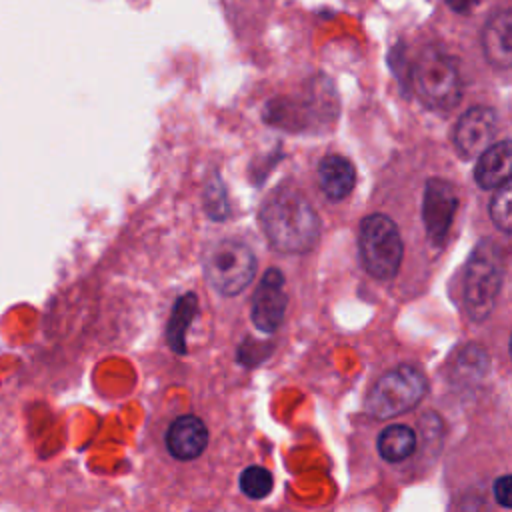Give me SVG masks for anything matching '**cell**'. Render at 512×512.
I'll return each mask as SVG.
<instances>
[{"mask_svg":"<svg viewBox=\"0 0 512 512\" xmlns=\"http://www.w3.org/2000/svg\"><path fill=\"white\" fill-rule=\"evenodd\" d=\"M268 242L286 254L308 252L320 236V218L298 190H278L260 210Z\"/></svg>","mask_w":512,"mask_h":512,"instance_id":"1","label":"cell"},{"mask_svg":"<svg viewBox=\"0 0 512 512\" xmlns=\"http://www.w3.org/2000/svg\"><path fill=\"white\" fill-rule=\"evenodd\" d=\"M502 278L504 260L500 246L488 238L480 240L464 270V304L472 320L482 322L490 316L502 288Z\"/></svg>","mask_w":512,"mask_h":512,"instance_id":"2","label":"cell"},{"mask_svg":"<svg viewBox=\"0 0 512 512\" xmlns=\"http://www.w3.org/2000/svg\"><path fill=\"white\" fill-rule=\"evenodd\" d=\"M416 96L434 110H450L460 102L462 80L456 60L436 46L424 48L412 68Z\"/></svg>","mask_w":512,"mask_h":512,"instance_id":"3","label":"cell"},{"mask_svg":"<svg viewBox=\"0 0 512 512\" xmlns=\"http://www.w3.org/2000/svg\"><path fill=\"white\" fill-rule=\"evenodd\" d=\"M428 392V380L416 366L400 364L376 380L366 396V410L372 418L388 420L420 404Z\"/></svg>","mask_w":512,"mask_h":512,"instance_id":"4","label":"cell"},{"mask_svg":"<svg viewBox=\"0 0 512 512\" xmlns=\"http://www.w3.org/2000/svg\"><path fill=\"white\" fill-rule=\"evenodd\" d=\"M360 260L364 270L376 280L396 276L404 246L394 220L386 214H370L360 224Z\"/></svg>","mask_w":512,"mask_h":512,"instance_id":"5","label":"cell"},{"mask_svg":"<svg viewBox=\"0 0 512 512\" xmlns=\"http://www.w3.org/2000/svg\"><path fill=\"white\" fill-rule=\"evenodd\" d=\"M204 274L216 292L234 296L254 280L256 258L242 240H218L206 252Z\"/></svg>","mask_w":512,"mask_h":512,"instance_id":"6","label":"cell"},{"mask_svg":"<svg viewBox=\"0 0 512 512\" xmlns=\"http://www.w3.org/2000/svg\"><path fill=\"white\" fill-rule=\"evenodd\" d=\"M288 296L284 276L278 268H268L252 296V324L266 334L276 332L286 314Z\"/></svg>","mask_w":512,"mask_h":512,"instance_id":"7","label":"cell"},{"mask_svg":"<svg viewBox=\"0 0 512 512\" xmlns=\"http://www.w3.org/2000/svg\"><path fill=\"white\" fill-rule=\"evenodd\" d=\"M458 208L456 188L442 178H432L424 190V226L430 242L442 244Z\"/></svg>","mask_w":512,"mask_h":512,"instance_id":"8","label":"cell"},{"mask_svg":"<svg viewBox=\"0 0 512 512\" xmlns=\"http://www.w3.org/2000/svg\"><path fill=\"white\" fill-rule=\"evenodd\" d=\"M498 130L496 112L488 106H472L468 108L456 128H454V144L462 158H476L486 146L492 144Z\"/></svg>","mask_w":512,"mask_h":512,"instance_id":"9","label":"cell"},{"mask_svg":"<svg viewBox=\"0 0 512 512\" xmlns=\"http://www.w3.org/2000/svg\"><path fill=\"white\" fill-rule=\"evenodd\" d=\"M208 444V428L206 424L192 414H184L176 418L166 432L168 452L178 460H194L198 458Z\"/></svg>","mask_w":512,"mask_h":512,"instance_id":"10","label":"cell"},{"mask_svg":"<svg viewBox=\"0 0 512 512\" xmlns=\"http://www.w3.org/2000/svg\"><path fill=\"white\" fill-rule=\"evenodd\" d=\"M482 50L486 60L498 68L508 70L512 64V12L502 8L494 12L482 30Z\"/></svg>","mask_w":512,"mask_h":512,"instance_id":"11","label":"cell"},{"mask_svg":"<svg viewBox=\"0 0 512 512\" xmlns=\"http://www.w3.org/2000/svg\"><path fill=\"white\" fill-rule=\"evenodd\" d=\"M474 166V180L480 188L492 190L502 182L510 180V164H512V148L510 140H500L486 146L476 156Z\"/></svg>","mask_w":512,"mask_h":512,"instance_id":"12","label":"cell"},{"mask_svg":"<svg viewBox=\"0 0 512 512\" xmlns=\"http://www.w3.org/2000/svg\"><path fill=\"white\" fill-rule=\"evenodd\" d=\"M318 184L328 200H344L356 184L354 166L344 156L328 154L318 164Z\"/></svg>","mask_w":512,"mask_h":512,"instance_id":"13","label":"cell"},{"mask_svg":"<svg viewBox=\"0 0 512 512\" xmlns=\"http://www.w3.org/2000/svg\"><path fill=\"white\" fill-rule=\"evenodd\" d=\"M376 446L386 462H402L416 450V432L406 424H390L380 432Z\"/></svg>","mask_w":512,"mask_h":512,"instance_id":"14","label":"cell"},{"mask_svg":"<svg viewBox=\"0 0 512 512\" xmlns=\"http://www.w3.org/2000/svg\"><path fill=\"white\" fill-rule=\"evenodd\" d=\"M196 308H198V298L194 292L180 296L174 304V310H172V316L168 322V344L178 354H184V350H186V344H184L186 328L190 326V322L196 314Z\"/></svg>","mask_w":512,"mask_h":512,"instance_id":"15","label":"cell"},{"mask_svg":"<svg viewBox=\"0 0 512 512\" xmlns=\"http://www.w3.org/2000/svg\"><path fill=\"white\" fill-rule=\"evenodd\" d=\"M238 486L246 498L260 500L270 494V490L274 486V478H272L270 470L254 464V466H248L242 470V474L238 478Z\"/></svg>","mask_w":512,"mask_h":512,"instance_id":"16","label":"cell"},{"mask_svg":"<svg viewBox=\"0 0 512 512\" xmlns=\"http://www.w3.org/2000/svg\"><path fill=\"white\" fill-rule=\"evenodd\" d=\"M494 190L496 192L492 194V200H490V218H492V222L498 230L508 234L510 228H512V206H510L512 186H510V180L502 182Z\"/></svg>","mask_w":512,"mask_h":512,"instance_id":"17","label":"cell"},{"mask_svg":"<svg viewBox=\"0 0 512 512\" xmlns=\"http://www.w3.org/2000/svg\"><path fill=\"white\" fill-rule=\"evenodd\" d=\"M208 194H206V210L210 212V216L214 214V210H220L218 214H220V218H224L226 214H228V206H226V192H224V188H222V184L218 182V180H214V184H210L208 186V190H206Z\"/></svg>","mask_w":512,"mask_h":512,"instance_id":"18","label":"cell"},{"mask_svg":"<svg viewBox=\"0 0 512 512\" xmlns=\"http://www.w3.org/2000/svg\"><path fill=\"white\" fill-rule=\"evenodd\" d=\"M492 494H494L496 502H498L502 508L510 510V508H512V500H510V496H512V478H510L508 474L496 478L494 484H492Z\"/></svg>","mask_w":512,"mask_h":512,"instance_id":"19","label":"cell"},{"mask_svg":"<svg viewBox=\"0 0 512 512\" xmlns=\"http://www.w3.org/2000/svg\"><path fill=\"white\" fill-rule=\"evenodd\" d=\"M446 4H448L454 12H470L472 6L476 4V0H446Z\"/></svg>","mask_w":512,"mask_h":512,"instance_id":"20","label":"cell"}]
</instances>
